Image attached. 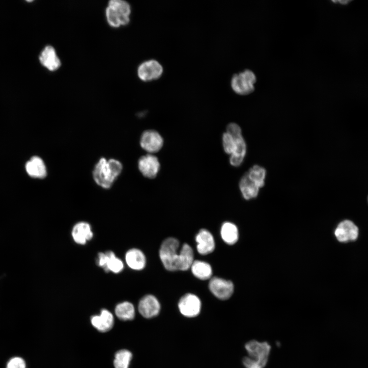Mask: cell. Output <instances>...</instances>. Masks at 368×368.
I'll return each mask as SVG.
<instances>
[{"instance_id":"obj_31","label":"cell","mask_w":368,"mask_h":368,"mask_svg":"<svg viewBox=\"0 0 368 368\" xmlns=\"http://www.w3.org/2000/svg\"><path fill=\"white\" fill-rule=\"evenodd\" d=\"M335 2H338L339 3H340L341 4H347L350 1H335Z\"/></svg>"},{"instance_id":"obj_3","label":"cell","mask_w":368,"mask_h":368,"mask_svg":"<svg viewBox=\"0 0 368 368\" xmlns=\"http://www.w3.org/2000/svg\"><path fill=\"white\" fill-rule=\"evenodd\" d=\"M256 76L249 70L235 74L231 80V86L233 90L241 95H246L254 91Z\"/></svg>"},{"instance_id":"obj_11","label":"cell","mask_w":368,"mask_h":368,"mask_svg":"<svg viewBox=\"0 0 368 368\" xmlns=\"http://www.w3.org/2000/svg\"><path fill=\"white\" fill-rule=\"evenodd\" d=\"M239 131H241L239 125L236 123H232L229 124L226 127V132L232 134ZM246 153L245 142L241 136L239 139L237 148L236 151L231 155L229 158L230 164L235 167L240 166L242 163Z\"/></svg>"},{"instance_id":"obj_6","label":"cell","mask_w":368,"mask_h":368,"mask_svg":"<svg viewBox=\"0 0 368 368\" xmlns=\"http://www.w3.org/2000/svg\"><path fill=\"white\" fill-rule=\"evenodd\" d=\"M209 287L216 297L223 300L229 298L234 292V285L231 281L218 277L210 280Z\"/></svg>"},{"instance_id":"obj_1","label":"cell","mask_w":368,"mask_h":368,"mask_svg":"<svg viewBox=\"0 0 368 368\" xmlns=\"http://www.w3.org/2000/svg\"><path fill=\"white\" fill-rule=\"evenodd\" d=\"M122 169V165L119 161L114 159L107 160L102 158L95 167L93 177L98 185L104 188H109Z\"/></svg>"},{"instance_id":"obj_15","label":"cell","mask_w":368,"mask_h":368,"mask_svg":"<svg viewBox=\"0 0 368 368\" xmlns=\"http://www.w3.org/2000/svg\"><path fill=\"white\" fill-rule=\"evenodd\" d=\"M41 64L50 71H55L61 66V62L55 49L51 45L46 46L39 56Z\"/></svg>"},{"instance_id":"obj_19","label":"cell","mask_w":368,"mask_h":368,"mask_svg":"<svg viewBox=\"0 0 368 368\" xmlns=\"http://www.w3.org/2000/svg\"><path fill=\"white\" fill-rule=\"evenodd\" d=\"M125 260L128 266L132 269H143L146 265V258L143 252L139 249H129L126 254Z\"/></svg>"},{"instance_id":"obj_29","label":"cell","mask_w":368,"mask_h":368,"mask_svg":"<svg viewBox=\"0 0 368 368\" xmlns=\"http://www.w3.org/2000/svg\"><path fill=\"white\" fill-rule=\"evenodd\" d=\"M242 362L245 368H264L267 363L254 360L249 357H245Z\"/></svg>"},{"instance_id":"obj_7","label":"cell","mask_w":368,"mask_h":368,"mask_svg":"<svg viewBox=\"0 0 368 368\" xmlns=\"http://www.w3.org/2000/svg\"><path fill=\"white\" fill-rule=\"evenodd\" d=\"M163 144L162 136L155 130H146L141 135L140 145L143 149L149 153L158 152L162 148Z\"/></svg>"},{"instance_id":"obj_24","label":"cell","mask_w":368,"mask_h":368,"mask_svg":"<svg viewBox=\"0 0 368 368\" xmlns=\"http://www.w3.org/2000/svg\"><path fill=\"white\" fill-rule=\"evenodd\" d=\"M115 313L118 318L123 320H131L135 316L134 306L128 302L118 304L115 308Z\"/></svg>"},{"instance_id":"obj_13","label":"cell","mask_w":368,"mask_h":368,"mask_svg":"<svg viewBox=\"0 0 368 368\" xmlns=\"http://www.w3.org/2000/svg\"><path fill=\"white\" fill-rule=\"evenodd\" d=\"M98 262V265L103 267L106 271H111L114 273H119L124 267L122 261L117 258L115 254L111 251L99 253Z\"/></svg>"},{"instance_id":"obj_16","label":"cell","mask_w":368,"mask_h":368,"mask_svg":"<svg viewBox=\"0 0 368 368\" xmlns=\"http://www.w3.org/2000/svg\"><path fill=\"white\" fill-rule=\"evenodd\" d=\"M93 326L100 332L110 330L114 324L112 314L107 310H101L99 315H94L91 317Z\"/></svg>"},{"instance_id":"obj_21","label":"cell","mask_w":368,"mask_h":368,"mask_svg":"<svg viewBox=\"0 0 368 368\" xmlns=\"http://www.w3.org/2000/svg\"><path fill=\"white\" fill-rule=\"evenodd\" d=\"M239 188L243 197L246 200L256 197L260 188L249 178L247 173L241 178Z\"/></svg>"},{"instance_id":"obj_22","label":"cell","mask_w":368,"mask_h":368,"mask_svg":"<svg viewBox=\"0 0 368 368\" xmlns=\"http://www.w3.org/2000/svg\"><path fill=\"white\" fill-rule=\"evenodd\" d=\"M191 269L192 273L197 278L205 280L210 279L212 275V268L207 262L196 260L192 263Z\"/></svg>"},{"instance_id":"obj_20","label":"cell","mask_w":368,"mask_h":368,"mask_svg":"<svg viewBox=\"0 0 368 368\" xmlns=\"http://www.w3.org/2000/svg\"><path fill=\"white\" fill-rule=\"evenodd\" d=\"M108 6L113 9L118 14L122 26L126 25L129 23L131 7L127 2L122 0H111L109 2Z\"/></svg>"},{"instance_id":"obj_26","label":"cell","mask_w":368,"mask_h":368,"mask_svg":"<svg viewBox=\"0 0 368 368\" xmlns=\"http://www.w3.org/2000/svg\"><path fill=\"white\" fill-rule=\"evenodd\" d=\"M131 353L127 350H121L115 354L113 364L115 368H128L132 358Z\"/></svg>"},{"instance_id":"obj_18","label":"cell","mask_w":368,"mask_h":368,"mask_svg":"<svg viewBox=\"0 0 368 368\" xmlns=\"http://www.w3.org/2000/svg\"><path fill=\"white\" fill-rule=\"evenodd\" d=\"M27 173L34 178H43L47 175L45 164L38 156H33L26 164Z\"/></svg>"},{"instance_id":"obj_27","label":"cell","mask_w":368,"mask_h":368,"mask_svg":"<svg viewBox=\"0 0 368 368\" xmlns=\"http://www.w3.org/2000/svg\"><path fill=\"white\" fill-rule=\"evenodd\" d=\"M247 173L249 178L259 188H261L264 186L266 171L263 168L255 165L250 168Z\"/></svg>"},{"instance_id":"obj_8","label":"cell","mask_w":368,"mask_h":368,"mask_svg":"<svg viewBox=\"0 0 368 368\" xmlns=\"http://www.w3.org/2000/svg\"><path fill=\"white\" fill-rule=\"evenodd\" d=\"M334 234L337 240L341 242L355 241L358 237L359 229L352 221L345 220L337 225Z\"/></svg>"},{"instance_id":"obj_9","label":"cell","mask_w":368,"mask_h":368,"mask_svg":"<svg viewBox=\"0 0 368 368\" xmlns=\"http://www.w3.org/2000/svg\"><path fill=\"white\" fill-rule=\"evenodd\" d=\"M163 72L161 64L155 60H150L142 63L137 70L139 77L145 81L155 80L160 77Z\"/></svg>"},{"instance_id":"obj_28","label":"cell","mask_w":368,"mask_h":368,"mask_svg":"<svg viewBox=\"0 0 368 368\" xmlns=\"http://www.w3.org/2000/svg\"><path fill=\"white\" fill-rule=\"evenodd\" d=\"M106 16L108 23L114 28H118L121 26V19L118 14L109 6L106 9Z\"/></svg>"},{"instance_id":"obj_14","label":"cell","mask_w":368,"mask_h":368,"mask_svg":"<svg viewBox=\"0 0 368 368\" xmlns=\"http://www.w3.org/2000/svg\"><path fill=\"white\" fill-rule=\"evenodd\" d=\"M197 249L199 254L205 255L212 252L215 247V240L212 234L206 229H200L197 234Z\"/></svg>"},{"instance_id":"obj_23","label":"cell","mask_w":368,"mask_h":368,"mask_svg":"<svg viewBox=\"0 0 368 368\" xmlns=\"http://www.w3.org/2000/svg\"><path fill=\"white\" fill-rule=\"evenodd\" d=\"M221 236L222 239L226 243L233 245L238 239V228L234 224L231 222H224L221 226Z\"/></svg>"},{"instance_id":"obj_30","label":"cell","mask_w":368,"mask_h":368,"mask_svg":"<svg viewBox=\"0 0 368 368\" xmlns=\"http://www.w3.org/2000/svg\"><path fill=\"white\" fill-rule=\"evenodd\" d=\"M6 368H26V363L23 359L16 357L9 360Z\"/></svg>"},{"instance_id":"obj_2","label":"cell","mask_w":368,"mask_h":368,"mask_svg":"<svg viewBox=\"0 0 368 368\" xmlns=\"http://www.w3.org/2000/svg\"><path fill=\"white\" fill-rule=\"evenodd\" d=\"M179 242L173 237L166 239L162 243L159 249L160 259L165 267L169 271L181 270L180 249L178 251Z\"/></svg>"},{"instance_id":"obj_12","label":"cell","mask_w":368,"mask_h":368,"mask_svg":"<svg viewBox=\"0 0 368 368\" xmlns=\"http://www.w3.org/2000/svg\"><path fill=\"white\" fill-rule=\"evenodd\" d=\"M139 311L144 317L150 318L157 315L160 311V305L157 299L152 295H146L140 301Z\"/></svg>"},{"instance_id":"obj_10","label":"cell","mask_w":368,"mask_h":368,"mask_svg":"<svg viewBox=\"0 0 368 368\" xmlns=\"http://www.w3.org/2000/svg\"><path fill=\"white\" fill-rule=\"evenodd\" d=\"M138 167L140 172L145 177L153 178L157 175L160 164L158 158L152 154L142 156L139 160Z\"/></svg>"},{"instance_id":"obj_5","label":"cell","mask_w":368,"mask_h":368,"mask_svg":"<svg viewBox=\"0 0 368 368\" xmlns=\"http://www.w3.org/2000/svg\"><path fill=\"white\" fill-rule=\"evenodd\" d=\"M245 349L250 358L267 363L271 350V347L268 342L252 340L246 343Z\"/></svg>"},{"instance_id":"obj_25","label":"cell","mask_w":368,"mask_h":368,"mask_svg":"<svg viewBox=\"0 0 368 368\" xmlns=\"http://www.w3.org/2000/svg\"><path fill=\"white\" fill-rule=\"evenodd\" d=\"M181 257V270H187L191 268L194 262L193 250L188 244L185 243L180 249Z\"/></svg>"},{"instance_id":"obj_4","label":"cell","mask_w":368,"mask_h":368,"mask_svg":"<svg viewBox=\"0 0 368 368\" xmlns=\"http://www.w3.org/2000/svg\"><path fill=\"white\" fill-rule=\"evenodd\" d=\"M201 303L199 297L192 293H187L180 299L178 307L180 313L187 317L197 316L201 310Z\"/></svg>"},{"instance_id":"obj_17","label":"cell","mask_w":368,"mask_h":368,"mask_svg":"<svg viewBox=\"0 0 368 368\" xmlns=\"http://www.w3.org/2000/svg\"><path fill=\"white\" fill-rule=\"evenodd\" d=\"M72 235L75 242L79 244H85L87 241L92 238L93 233L88 223L80 222L73 227Z\"/></svg>"}]
</instances>
